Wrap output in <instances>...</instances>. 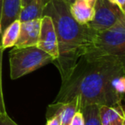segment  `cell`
Returning a JSON list of instances; mask_svg holds the SVG:
<instances>
[{
  "mask_svg": "<svg viewBox=\"0 0 125 125\" xmlns=\"http://www.w3.org/2000/svg\"><path fill=\"white\" fill-rule=\"evenodd\" d=\"M70 11L74 20L81 25H87L94 16V7L85 0H75L70 4Z\"/></svg>",
  "mask_w": 125,
  "mask_h": 125,
  "instance_id": "cell-11",
  "label": "cell"
},
{
  "mask_svg": "<svg viewBox=\"0 0 125 125\" xmlns=\"http://www.w3.org/2000/svg\"><path fill=\"white\" fill-rule=\"evenodd\" d=\"M80 111L83 115L85 125H101L99 104H87L83 106Z\"/></svg>",
  "mask_w": 125,
  "mask_h": 125,
  "instance_id": "cell-14",
  "label": "cell"
},
{
  "mask_svg": "<svg viewBox=\"0 0 125 125\" xmlns=\"http://www.w3.org/2000/svg\"><path fill=\"white\" fill-rule=\"evenodd\" d=\"M1 10H2V0H0V17H1Z\"/></svg>",
  "mask_w": 125,
  "mask_h": 125,
  "instance_id": "cell-21",
  "label": "cell"
},
{
  "mask_svg": "<svg viewBox=\"0 0 125 125\" xmlns=\"http://www.w3.org/2000/svg\"><path fill=\"white\" fill-rule=\"evenodd\" d=\"M3 49L0 45V113H7L5 108L4 99V94H3L2 87V59H3Z\"/></svg>",
  "mask_w": 125,
  "mask_h": 125,
  "instance_id": "cell-15",
  "label": "cell"
},
{
  "mask_svg": "<svg viewBox=\"0 0 125 125\" xmlns=\"http://www.w3.org/2000/svg\"><path fill=\"white\" fill-rule=\"evenodd\" d=\"M53 21L57 39L58 57L53 63L64 80L81 57L90 47L95 31L88 25H81L74 20L70 4L65 0H49L43 10Z\"/></svg>",
  "mask_w": 125,
  "mask_h": 125,
  "instance_id": "cell-2",
  "label": "cell"
},
{
  "mask_svg": "<svg viewBox=\"0 0 125 125\" xmlns=\"http://www.w3.org/2000/svg\"><path fill=\"white\" fill-rule=\"evenodd\" d=\"M20 28H21V21L19 20H16L2 32L3 36L0 45L3 50L15 46L19 37Z\"/></svg>",
  "mask_w": 125,
  "mask_h": 125,
  "instance_id": "cell-13",
  "label": "cell"
},
{
  "mask_svg": "<svg viewBox=\"0 0 125 125\" xmlns=\"http://www.w3.org/2000/svg\"><path fill=\"white\" fill-rule=\"evenodd\" d=\"M21 10V0H2L0 26L2 32L16 20H18Z\"/></svg>",
  "mask_w": 125,
  "mask_h": 125,
  "instance_id": "cell-9",
  "label": "cell"
},
{
  "mask_svg": "<svg viewBox=\"0 0 125 125\" xmlns=\"http://www.w3.org/2000/svg\"><path fill=\"white\" fill-rule=\"evenodd\" d=\"M48 1L49 0H32L26 7L21 9L18 20L22 22L30 20L41 19L43 10Z\"/></svg>",
  "mask_w": 125,
  "mask_h": 125,
  "instance_id": "cell-12",
  "label": "cell"
},
{
  "mask_svg": "<svg viewBox=\"0 0 125 125\" xmlns=\"http://www.w3.org/2000/svg\"><path fill=\"white\" fill-rule=\"evenodd\" d=\"M41 19L30 20L21 22L20 33L15 47H28L37 45L40 37Z\"/></svg>",
  "mask_w": 125,
  "mask_h": 125,
  "instance_id": "cell-7",
  "label": "cell"
},
{
  "mask_svg": "<svg viewBox=\"0 0 125 125\" xmlns=\"http://www.w3.org/2000/svg\"><path fill=\"white\" fill-rule=\"evenodd\" d=\"M94 10V18L87 25L94 31L107 29L125 16L124 11L111 0H96Z\"/></svg>",
  "mask_w": 125,
  "mask_h": 125,
  "instance_id": "cell-5",
  "label": "cell"
},
{
  "mask_svg": "<svg viewBox=\"0 0 125 125\" xmlns=\"http://www.w3.org/2000/svg\"><path fill=\"white\" fill-rule=\"evenodd\" d=\"M2 33V30H1V26H0V33Z\"/></svg>",
  "mask_w": 125,
  "mask_h": 125,
  "instance_id": "cell-23",
  "label": "cell"
},
{
  "mask_svg": "<svg viewBox=\"0 0 125 125\" xmlns=\"http://www.w3.org/2000/svg\"><path fill=\"white\" fill-rule=\"evenodd\" d=\"M47 110L58 115L61 125H70L75 113L80 111V101L75 98L66 103H52Z\"/></svg>",
  "mask_w": 125,
  "mask_h": 125,
  "instance_id": "cell-8",
  "label": "cell"
},
{
  "mask_svg": "<svg viewBox=\"0 0 125 125\" xmlns=\"http://www.w3.org/2000/svg\"><path fill=\"white\" fill-rule=\"evenodd\" d=\"M0 125H19L13 121L7 113H0Z\"/></svg>",
  "mask_w": 125,
  "mask_h": 125,
  "instance_id": "cell-18",
  "label": "cell"
},
{
  "mask_svg": "<svg viewBox=\"0 0 125 125\" xmlns=\"http://www.w3.org/2000/svg\"><path fill=\"white\" fill-rule=\"evenodd\" d=\"M70 125H85L84 123V117L82 115V111H78L75 113V115L72 117L71 121H70Z\"/></svg>",
  "mask_w": 125,
  "mask_h": 125,
  "instance_id": "cell-17",
  "label": "cell"
},
{
  "mask_svg": "<svg viewBox=\"0 0 125 125\" xmlns=\"http://www.w3.org/2000/svg\"><path fill=\"white\" fill-rule=\"evenodd\" d=\"M85 1L87 3V4H89V5H91L92 7H94V4H95V1H96V0H85Z\"/></svg>",
  "mask_w": 125,
  "mask_h": 125,
  "instance_id": "cell-20",
  "label": "cell"
},
{
  "mask_svg": "<svg viewBox=\"0 0 125 125\" xmlns=\"http://www.w3.org/2000/svg\"><path fill=\"white\" fill-rule=\"evenodd\" d=\"M54 59L37 45L13 47L10 52V78L16 80L49 63Z\"/></svg>",
  "mask_w": 125,
  "mask_h": 125,
  "instance_id": "cell-4",
  "label": "cell"
},
{
  "mask_svg": "<svg viewBox=\"0 0 125 125\" xmlns=\"http://www.w3.org/2000/svg\"><path fill=\"white\" fill-rule=\"evenodd\" d=\"M125 75V57L92 56L79 58L52 103H66L78 98L80 110L91 104L117 106L123 98L113 88V81Z\"/></svg>",
  "mask_w": 125,
  "mask_h": 125,
  "instance_id": "cell-1",
  "label": "cell"
},
{
  "mask_svg": "<svg viewBox=\"0 0 125 125\" xmlns=\"http://www.w3.org/2000/svg\"><path fill=\"white\" fill-rule=\"evenodd\" d=\"M65 1H66V2H68V3H69V4H71L72 3H73L74 1H75V0H65Z\"/></svg>",
  "mask_w": 125,
  "mask_h": 125,
  "instance_id": "cell-22",
  "label": "cell"
},
{
  "mask_svg": "<svg viewBox=\"0 0 125 125\" xmlns=\"http://www.w3.org/2000/svg\"><path fill=\"white\" fill-rule=\"evenodd\" d=\"M32 0H21V9L24 7H26L30 2H31Z\"/></svg>",
  "mask_w": 125,
  "mask_h": 125,
  "instance_id": "cell-19",
  "label": "cell"
},
{
  "mask_svg": "<svg viewBox=\"0 0 125 125\" xmlns=\"http://www.w3.org/2000/svg\"><path fill=\"white\" fill-rule=\"evenodd\" d=\"M37 46L48 53L54 60L58 57V47L53 21L48 16H43L40 22V31Z\"/></svg>",
  "mask_w": 125,
  "mask_h": 125,
  "instance_id": "cell-6",
  "label": "cell"
},
{
  "mask_svg": "<svg viewBox=\"0 0 125 125\" xmlns=\"http://www.w3.org/2000/svg\"><path fill=\"white\" fill-rule=\"evenodd\" d=\"M101 125H125L123 104L117 106L99 105Z\"/></svg>",
  "mask_w": 125,
  "mask_h": 125,
  "instance_id": "cell-10",
  "label": "cell"
},
{
  "mask_svg": "<svg viewBox=\"0 0 125 125\" xmlns=\"http://www.w3.org/2000/svg\"><path fill=\"white\" fill-rule=\"evenodd\" d=\"M85 54L125 57V16L107 29L95 31L92 44Z\"/></svg>",
  "mask_w": 125,
  "mask_h": 125,
  "instance_id": "cell-3",
  "label": "cell"
},
{
  "mask_svg": "<svg viewBox=\"0 0 125 125\" xmlns=\"http://www.w3.org/2000/svg\"><path fill=\"white\" fill-rule=\"evenodd\" d=\"M45 125H61L58 115L56 112L47 110L46 111V123Z\"/></svg>",
  "mask_w": 125,
  "mask_h": 125,
  "instance_id": "cell-16",
  "label": "cell"
}]
</instances>
